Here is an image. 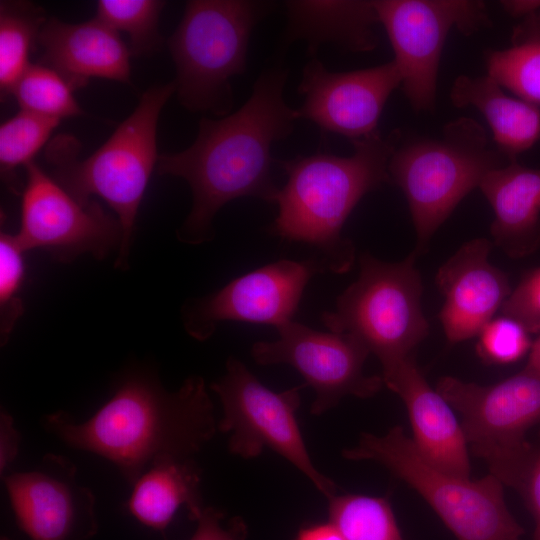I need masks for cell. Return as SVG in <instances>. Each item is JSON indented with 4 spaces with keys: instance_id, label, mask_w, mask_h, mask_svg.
I'll return each instance as SVG.
<instances>
[{
    "instance_id": "18",
    "label": "cell",
    "mask_w": 540,
    "mask_h": 540,
    "mask_svg": "<svg viewBox=\"0 0 540 540\" xmlns=\"http://www.w3.org/2000/svg\"><path fill=\"white\" fill-rule=\"evenodd\" d=\"M384 384L404 402L418 451L431 464L468 478L467 441L451 406L433 390L419 369L414 355L382 366Z\"/></svg>"
},
{
    "instance_id": "19",
    "label": "cell",
    "mask_w": 540,
    "mask_h": 540,
    "mask_svg": "<svg viewBox=\"0 0 540 540\" xmlns=\"http://www.w3.org/2000/svg\"><path fill=\"white\" fill-rule=\"evenodd\" d=\"M37 43L45 63L75 89L84 86L90 78L130 84L131 51L119 32L97 17L77 24L50 18L43 25Z\"/></svg>"
},
{
    "instance_id": "15",
    "label": "cell",
    "mask_w": 540,
    "mask_h": 540,
    "mask_svg": "<svg viewBox=\"0 0 540 540\" xmlns=\"http://www.w3.org/2000/svg\"><path fill=\"white\" fill-rule=\"evenodd\" d=\"M19 528L32 540H90L95 497L67 458L46 454L36 468L2 477Z\"/></svg>"
},
{
    "instance_id": "30",
    "label": "cell",
    "mask_w": 540,
    "mask_h": 540,
    "mask_svg": "<svg viewBox=\"0 0 540 540\" xmlns=\"http://www.w3.org/2000/svg\"><path fill=\"white\" fill-rule=\"evenodd\" d=\"M24 252L16 235H0V332L5 344L24 311L20 290L25 276Z\"/></svg>"
},
{
    "instance_id": "16",
    "label": "cell",
    "mask_w": 540,
    "mask_h": 540,
    "mask_svg": "<svg viewBox=\"0 0 540 540\" xmlns=\"http://www.w3.org/2000/svg\"><path fill=\"white\" fill-rule=\"evenodd\" d=\"M402 77L394 60L348 72H330L313 59L302 71L298 92L304 97L298 119L351 142L377 131L384 106Z\"/></svg>"
},
{
    "instance_id": "11",
    "label": "cell",
    "mask_w": 540,
    "mask_h": 540,
    "mask_svg": "<svg viewBox=\"0 0 540 540\" xmlns=\"http://www.w3.org/2000/svg\"><path fill=\"white\" fill-rule=\"evenodd\" d=\"M412 108L431 111L442 50L452 28L470 36L491 26L486 4L476 0H376Z\"/></svg>"
},
{
    "instance_id": "1",
    "label": "cell",
    "mask_w": 540,
    "mask_h": 540,
    "mask_svg": "<svg viewBox=\"0 0 540 540\" xmlns=\"http://www.w3.org/2000/svg\"><path fill=\"white\" fill-rule=\"evenodd\" d=\"M287 77L281 66L264 70L237 111L219 119L203 117L190 147L159 155L158 174L180 177L192 191L190 213L177 232L183 243L211 240L215 215L234 199L275 203L279 188L271 175V149L292 133L298 120L296 109L284 99Z\"/></svg>"
},
{
    "instance_id": "4",
    "label": "cell",
    "mask_w": 540,
    "mask_h": 540,
    "mask_svg": "<svg viewBox=\"0 0 540 540\" xmlns=\"http://www.w3.org/2000/svg\"><path fill=\"white\" fill-rule=\"evenodd\" d=\"M174 92V81L150 87L107 141L83 160L71 135L59 134L46 147L51 176L65 190L82 203L98 196L117 215L123 234L116 259L120 269L127 266L136 216L158 163V119Z\"/></svg>"
},
{
    "instance_id": "13",
    "label": "cell",
    "mask_w": 540,
    "mask_h": 540,
    "mask_svg": "<svg viewBox=\"0 0 540 540\" xmlns=\"http://www.w3.org/2000/svg\"><path fill=\"white\" fill-rule=\"evenodd\" d=\"M276 330L277 340L252 345V358L260 365L285 364L297 370L315 393L312 414L327 412L347 395L369 398L382 388L381 376L364 374L370 352L355 337L314 330L294 320Z\"/></svg>"
},
{
    "instance_id": "34",
    "label": "cell",
    "mask_w": 540,
    "mask_h": 540,
    "mask_svg": "<svg viewBox=\"0 0 540 540\" xmlns=\"http://www.w3.org/2000/svg\"><path fill=\"white\" fill-rule=\"evenodd\" d=\"M514 489L521 494L534 517V540H540V435L532 443Z\"/></svg>"
},
{
    "instance_id": "5",
    "label": "cell",
    "mask_w": 540,
    "mask_h": 540,
    "mask_svg": "<svg viewBox=\"0 0 540 540\" xmlns=\"http://www.w3.org/2000/svg\"><path fill=\"white\" fill-rule=\"evenodd\" d=\"M400 143V142H399ZM397 145L388 164L390 182L407 200L417 256L436 230L490 171L511 159L489 146L483 126L469 117L447 123L439 138H416Z\"/></svg>"
},
{
    "instance_id": "12",
    "label": "cell",
    "mask_w": 540,
    "mask_h": 540,
    "mask_svg": "<svg viewBox=\"0 0 540 540\" xmlns=\"http://www.w3.org/2000/svg\"><path fill=\"white\" fill-rule=\"evenodd\" d=\"M21 221L15 234L22 248L44 249L60 262L85 253L105 258L120 248L122 227L97 201L82 203L34 161L25 167Z\"/></svg>"
},
{
    "instance_id": "23",
    "label": "cell",
    "mask_w": 540,
    "mask_h": 540,
    "mask_svg": "<svg viewBox=\"0 0 540 540\" xmlns=\"http://www.w3.org/2000/svg\"><path fill=\"white\" fill-rule=\"evenodd\" d=\"M201 473L193 458L154 462L133 484L128 511L142 524L159 531L167 528L180 507L196 521L205 508Z\"/></svg>"
},
{
    "instance_id": "31",
    "label": "cell",
    "mask_w": 540,
    "mask_h": 540,
    "mask_svg": "<svg viewBox=\"0 0 540 540\" xmlns=\"http://www.w3.org/2000/svg\"><path fill=\"white\" fill-rule=\"evenodd\" d=\"M478 355L487 363L508 364L530 351V333L506 316L491 319L478 334Z\"/></svg>"
},
{
    "instance_id": "10",
    "label": "cell",
    "mask_w": 540,
    "mask_h": 540,
    "mask_svg": "<svg viewBox=\"0 0 540 540\" xmlns=\"http://www.w3.org/2000/svg\"><path fill=\"white\" fill-rule=\"evenodd\" d=\"M210 387L222 405L218 430L230 433L232 454L250 459L270 449L303 473L327 499L336 494L335 483L315 467L296 419L304 385L275 392L242 361L229 357L224 375Z\"/></svg>"
},
{
    "instance_id": "27",
    "label": "cell",
    "mask_w": 540,
    "mask_h": 540,
    "mask_svg": "<svg viewBox=\"0 0 540 540\" xmlns=\"http://www.w3.org/2000/svg\"><path fill=\"white\" fill-rule=\"evenodd\" d=\"M74 86L58 71L44 64H30L13 87L21 110L62 120L83 114Z\"/></svg>"
},
{
    "instance_id": "9",
    "label": "cell",
    "mask_w": 540,
    "mask_h": 540,
    "mask_svg": "<svg viewBox=\"0 0 540 540\" xmlns=\"http://www.w3.org/2000/svg\"><path fill=\"white\" fill-rule=\"evenodd\" d=\"M436 390L461 415L472 452L514 488L532 446L525 433L540 424V373L525 367L489 386L445 376Z\"/></svg>"
},
{
    "instance_id": "28",
    "label": "cell",
    "mask_w": 540,
    "mask_h": 540,
    "mask_svg": "<svg viewBox=\"0 0 540 540\" xmlns=\"http://www.w3.org/2000/svg\"><path fill=\"white\" fill-rule=\"evenodd\" d=\"M165 6L158 0H100L96 17L130 38L131 54L148 55L162 45L158 30L160 13Z\"/></svg>"
},
{
    "instance_id": "37",
    "label": "cell",
    "mask_w": 540,
    "mask_h": 540,
    "mask_svg": "<svg viewBox=\"0 0 540 540\" xmlns=\"http://www.w3.org/2000/svg\"><path fill=\"white\" fill-rule=\"evenodd\" d=\"M505 12L514 18H524L540 10V0L501 1Z\"/></svg>"
},
{
    "instance_id": "36",
    "label": "cell",
    "mask_w": 540,
    "mask_h": 540,
    "mask_svg": "<svg viewBox=\"0 0 540 540\" xmlns=\"http://www.w3.org/2000/svg\"><path fill=\"white\" fill-rule=\"evenodd\" d=\"M295 540H345L339 530L332 524H319L300 530Z\"/></svg>"
},
{
    "instance_id": "6",
    "label": "cell",
    "mask_w": 540,
    "mask_h": 540,
    "mask_svg": "<svg viewBox=\"0 0 540 540\" xmlns=\"http://www.w3.org/2000/svg\"><path fill=\"white\" fill-rule=\"evenodd\" d=\"M272 7V2L252 0L186 3L168 41L176 67V92L186 109L221 117L229 114L230 80L245 72L251 33Z\"/></svg>"
},
{
    "instance_id": "2",
    "label": "cell",
    "mask_w": 540,
    "mask_h": 540,
    "mask_svg": "<svg viewBox=\"0 0 540 540\" xmlns=\"http://www.w3.org/2000/svg\"><path fill=\"white\" fill-rule=\"evenodd\" d=\"M43 424L66 445L112 462L131 485L158 460L192 458L218 429L202 377L168 391L143 373L128 376L89 419L76 422L59 410Z\"/></svg>"
},
{
    "instance_id": "17",
    "label": "cell",
    "mask_w": 540,
    "mask_h": 540,
    "mask_svg": "<svg viewBox=\"0 0 540 540\" xmlns=\"http://www.w3.org/2000/svg\"><path fill=\"white\" fill-rule=\"evenodd\" d=\"M491 249L484 237L470 240L437 271L445 297L438 318L450 343L478 336L512 291L507 275L489 262Z\"/></svg>"
},
{
    "instance_id": "33",
    "label": "cell",
    "mask_w": 540,
    "mask_h": 540,
    "mask_svg": "<svg viewBox=\"0 0 540 540\" xmlns=\"http://www.w3.org/2000/svg\"><path fill=\"white\" fill-rule=\"evenodd\" d=\"M197 528L190 540H245L247 526L240 517L228 518L225 512L205 507L196 520Z\"/></svg>"
},
{
    "instance_id": "22",
    "label": "cell",
    "mask_w": 540,
    "mask_h": 540,
    "mask_svg": "<svg viewBox=\"0 0 540 540\" xmlns=\"http://www.w3.org/2000/svg\"><path fill=\"white\" fill-rule=\"evenodd\" d=\"M457 108L475 107L487 120L497 149L509 159L540 140L539 106L507 95L491 76H458L450 90Z\"/></svg>"
},
{
    "instance_id": "8",
    "label": "cell",
    "mask_w": 540,
    "mask_h": 540,
    "mask_svg": "<svg viewBox=\"0 0 540 540\" xmlns=\"http://www.w3.org/2000/svg\"><path fill=\"white\" fill-rule=\"evenodd\" d=\"M416 257L391 263L361 253L357 280L337 297L335 310L322 313V323L358 339L382 366L414 355L429 333Z\"/></svg>"
},
{
    "instance_id": "24",
    "label": "cell",
    "mask_w": 540,
    "mask_h": 540,
    "mask_svg": "<svg viewBox=\"0 0 540 540\" xmlns=\"http://www.w3.org/2000/svg\"><path fill=\"white\" fill-rule=\"evenodd\" d=\"M487 74L516 97L540 106V10L514 26L511 45L484 53Z\"/></svg>"
},
{
    "instance_id": "32",
    "label": "cell",
    "mask_w": 540,
    "mask_h": 540,
    "mask_svg": "<svg viewBox=\"0 0 540 540\" xmlns=\"http://www.w3.org/2000/svg\"><path fill=\"white\" fill-rule=\"evenodd\" d=\"M500 310L530 334L540 332V267L525 273Z\"/></svg>"
},
{
    "instance_id": "29",
    "label": "cell",
    "mask_w": 540,
    "mask_h": 540,
    "mask_svg": "<svg viewBox=\"0 0 540 540\" xmlns=\"http://www.w3.org/2000/svg\"><path fill=\"white\" fill-rule=\"evenodd\" d=\"M60 120L20 110L0 126L1 174L9 179L45 145Z\"/></svg>"
},
{
    "instance_id": "39",
    "label": "cell",
    "mask_w": 540,
    "mask_h": 540,
    "mask_svg": "<svg viewBox=\"0 0 540 540\" xmlns=\"http://www.w3.org/2000/svg\"><path fill=\"white\" fill-rule=\"evenodd\" d=\"M0 540H9V539L5 536H2Z\"/></svg>"
},
{
    "instance_id": "26",
    "label": "cell",
    "mask_w": 540,
    "mask_h": 540,
    "mask_svg": "<svg viewBox=\"0 0 540 540\" xmlns=\"http://www.w3.org/2000/svg\"><path fill=\"white\" fill-rule=\"evenodd\" d=\"M328 503L330 523L345 540H403L385 498L335 494Z\"/></svg>"
},
{
    "instance_id": "14",
    "label": "cell",
    "mask_w": 540,
    "mask_h": 540,
    "mask_svg": "<svg viewBox=\"0 0 540 540\" xmlns=\"http://www.w3.org/2000/svg\"><path fill=\"white\" fill-rule=\"evenodd\" d=\"M326 272L321 260L282 259L237 277L219 290L187 302L182 321L196 340L208 339L223 321L270 325L292 321L311 278Z\"/></svg>"
},
{
    "instance_id": "3",
    "label": "cell",
    "mask_w": 540,
    "mask_h": 540,
    "mask_svg": "<svg viewBox=\"0 0 540 540\" xmlns=\"http://www.w3.org/2000/svg\"><path fill=\"white\" fill-rule=\"evenodd\" d=\"M399 142L398 130L386 136L377 130L352 141L354 153L347 157L317 153L281 161L287 181L278 190L269 233L313 246L326 271L348 272L356 251L343 226L367 193L390 182L388 164Z\"/></svg>"
},
{
    "instance_id": "21",
    "label": "cell",
    "mask_w": 540,
    "mask_h": 540,
    "mask_svg": "<svg viewBox=\"0 0 540 540\" xmlns=\"http://www.w3.org/2000/svg\"><path fill=\"white\" fill-rule=\"evenodd\" d=\"M284 5L287 24L281 52L297 40L306 42L310 55L325 44L350 52H370L378 45L374 25L379 19L373 1L291 0Z\"/></svg>"
},
{
    "instance_id": "25",
    "label": "cell",
    "mask_w": 540,
    "mask_h": 540,
    "mask_svg": "<svg viewBox=\"0 0 540 540\" xmlns=\"http://www.w3.org/2000/svg\"><path fill=\"white\" fill-rule=\"evenodd\" d=\"M47 21L44 10L29 1H1L0 4V89L11 93L31 64L29 55Z\"/></svg>"
},
{
    "instance_id": "38",
    "label": "cell",
    "mask_w": 540,
    "mask_h": 540,
    "mask_svg": "<svg viewBox=\"0 0 540 540\" xmlns=\"http://www.w3.org/2000/svg\"><path fill=\"white\" fill-rule=\"evenodd\" d=\"M525 367L540 373V336L532 343Z\"/></svg>"
},
{
    "instance_id": "7",
    "label": "cell",
    "mask_w": 540,
    "mask_h": 540,
    "mask_svg": "<svg viewBox=\"0 0 540 540\" xmlns=\"http://www.w3.org/2000/svg\"><path fill=\"white\" fill-rule=\"evenodd\" d=\"M349 460H372L414 488L458 540H519L524 530L509 512L503 484L490 474L461 477L428 462L401 426L377 436L363 433L342 452Z\"/></svg>"
},
{
    "instance_id": "20",
    "label": "cell",
    "mask_w": 540,
    "mask_h": 540,
    "mask_svg": "<svg viewBox=\"0 0 540 540\" xmlns=\"http://www.w3.org/2000/svg\"><path fill=\"white\" fill-rule=\"evenodd\" d=\"M479 188L490 203V232L496 246L518 259L540 246V169L511 159L486 174Z\"/></svg>"
},
{
    "instance_id": "35",
    "label": "cell",
    "mask_w": 540,
    "mask_h": 540,
    "mask_svg": "<svg viewBox=\"0 0 540 540\" xmlns=\"http://www.w3.org/2000/svg\"><path fill=\"white\" fill-rule=\"evenodd\" d=\"M20 433L15 427L14 419L5 409L0 412V473L6 475V470L18 456Z\"/></svg>"
}]
</instances>
